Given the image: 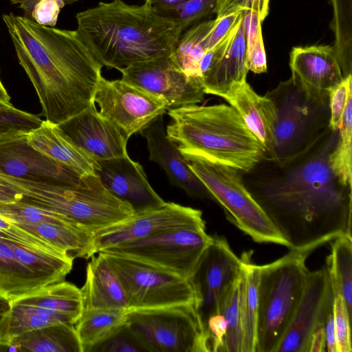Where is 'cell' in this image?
<instances>
[{
    "label": "cell",
    "instance_id": "1",
    "mask_svg": "<svg viewBox=\"0 0 352 352\" xmlns=\"http://www.w3.org/2000/svg\"><path fill=\"white\" fill-rule=\"evenodd\" d=\"M2 19L45 120L58 124L94 102L103 66L76 30L41 25L12 12Z\"/></svg>",
    "mask_w": 352,
    "mask_h": 352
},
{
    "label": "cell",
    "instance_id": "2",
    "mask_svg": "<svg viewBox=\"0 0 352 352\" xmlns=\"http://www.w3.org/2000/svg\"><path fill=\"white\" fill-rule=\"evenodd\" d=\"M76 32L96 60L119 71L169 56L182 35L175 22L144 3L99 2L78 12Z\"/></svg>",
    "mask_w": 352,
    "mask_h": 352
},
{
    "label": "cell",
    "instance_id": "3",
    "mask_svg": "<svg viewBox=\"0 0 352 352\" xmlns=\"http://www.w3.org/2000/svg\"><path fill=\"white\" fill-rule=\"evenodd\" d=\"M167 137L180 151L248 172L266 152L239 113L226 104L186 105L168 110Z\"/></svg>",
    "mask_w": 352,
    "mask_h": 352
},
{
    "label": "cell",
    "instance_id": "4",
    "mask_svg": "<svg viewBox=\"0 0 352 352\" xmlns=\"http://www.w3.org/2000/svg\"><path fill=\"white\" fill-rule=\"evenodd\" d=\"M307 257L290 250L272 263L259 265L255 352H276L305 287Z\"/></svg>",
    "mask_w": 352,
    "mask_h": 352
},
{
    "label": "cell",
    "instance_id": "5",
    "mask_svg": "<svg viewBox=\"0 0 352 352\" xmlns=\"http://www.w3.org/2000/svg\"><path fill=\"white\" fill-rule=\"evenodd\" d=\"M188 166L223 208L227 218L258 243L288 245L241 180L237 170L180 151Z\"/></svg>",
    "mask_w": 352,
    "mask_h": 352
},
{
    "label": "cell",
    "instance_id": "6",
    "mask_svg": "<svg viewBox=\"0 0 352 352\" xmlns=\"http://www.w3.org/2000/svg\"><path fill=\"white\" fill-rule=\"evenodd\" d=\"M126 324L150 352H208L196 303L129 310Z\"/></svg>",
    "mask_w": 352,
    "mask_h": 352
},
{
    "label": "cell",
    "instance_id": "7",
    "mask_svg": "<svg viewBox=\"0 0 352 352\" xmlns=\"http://www.w3.org/2000/svg\"><path fill=\"white\" fill-rule=\"evenodd\" d=\"M99 252L117 273L129 311L196 303L190 278L133 256L107 250Z\"/></svg>",
    "mask_w": 352,
    "mask_h": 352
},
{
    "label": "cell",
    "instance_id": "8",
    "mask_svg": "<svg viewBox=\"0 0 352 352\" xmlns=\"http://www.w3.org/2000/svg\"><path fill=\"white\" fill-rule=\"evenodd\" d=\"M212 241V236L207 234L203 223L168 230L103 250L133 256L190 278Z\"/></svg>",
    "mask_w": 352,
    "mask_h": 352
},
{
    "label": "cell",
    "instance_id": "9",
    "mask_svg": "<svg viewBox=\"0 0 352 352\" xmlns=\"http://www.w3.org/2000/svg\"><path fill=\"white\" fill-rule=\"evenodd\" d=\"M94 101L99 113L129 138L141 133L168 110L166 104L148 92L122 80H109L101 76Z\"/></svg>",
    "mask_w": 352,
    "mask_h": 352
},
{
    "label": "cell",
    "instance_id": "10",
    "mask_svg": "<svg viewBox=\"0 0 352 352\" xmlns=\"http://www.w3.org/2000/svg\"><path fill=\"white\" fill-rule=\"evenodd\" d=\"M120 72L121 80L161 99L168 110L196 104L204 99L201 80L185 74L173 54L133 64Z\"/></svg>",
    "mask_w": 352,
    "mask_h": 352
},
{
    "label": "cell",
    "instance_id": "11",
    "mask_svg": "<svg viewBox=\"0 0 352 352\" xmlns=\"http://www.w3.org/2000/svg\"><path fill=\"white\" fill-rule=\"evenodd\" d=\"M204 223L199 210L165 202L160 206L134 213L93 235L92 252L143 239L168 230Z\"/></svg>",
    "mask_w": 352,
    "mask_h": 352
},
{
    "label": "cell",
    "instance_id": "12",
    "mask_svg": "<svg viewBox=\"0 0 352 352\" xmlns=\"http://www.w3.org/2000/svg\"><path fill=\"white\" fill-rule=\"evenodd\" d=\"M241 258L226 239L212 236L190 279L196 293V304L204 327L217 311L218 302L228 287L240 276Z\"/></svg>",
    "mask_w": 352,
    "mask_h": 352
},
{
    "label": "cell",
    "instance_id": "13",
    "mask_svg": "<svg viewBox=\"0 0 352 352\" xmlns=\"http://www.w3.org/2000/svg\"><path fill=\"white\" fill-rule=\"evenodd\" d=\"M336 296L326 265L309 271L300 300L276 352H308L311 336Z\"/></svg>",
    "mask_w": 352,
    "mask_h": 352
},
{
    "label": "cell",
    "instance_id": "14",
    "mask_svg": "<svg viewBox=\"0 0 352 352\" xmlns=\"http://www.w3.org/2000/svg\"><path fill=\"white\" fill-rule=\"evenodd\" d=\"M28 135L0 142V173L58 186L78 184L82 176L32 146Z\"/></svg>",
    "mask_w": 352,
    "mask_h": 352
},
{
    "label": "cell",
    "instance_id": "15",
    "mask_svg": "<svg viewBox=\"0 0 352 352\" xmlns=\"http://www.w3.org/2000/svg\"><path fill=\"white\" fill-rule=\"evenodd\" d=\"M57 130L94 160L126 155L128 138L104 118L95 102L80 113L56 124Z\"/></svg>",
    "mask_w": 352,
    "mask_h": 352
},
{
    "label": "cell",
    "instance_id": "16",
    "mask_svg": "<svg viewBox=\"0 0 352 352\" xmlns=\"http://www.w3.org/2000/svg\"><path fill=\"white\" fill-rule=\"evenodd\" d=\"M291 80L309 100L322 102L344 79L333 46L294 47L290 53Z\"/></svg>",
    "mask_w": 352,
    "mask_h": 352
},
{
    "label": "cell",
    "instance_id": "17",
    "mask_svg": "<svg viewBox=\"0 0 352 352\" xmlns=\"http://www.w3.org/2000/svg\"><path fill=\"white\" fill-rule=\"evenodd\" d=\"M94 161V174L103 186L113 196L129 205L134 213L166 202L148 183L142 166L128 155Z\"/></svg>",
    "mask_w": 352,
    "mask_h": 352
},
{
    "label": "cell",
    "instance_id": "18",
    "mask_svg": "<svg viewBox=\"0 0 352 352\" xmlns=\"http://www.w3.org/2000/svg\"><path fill=\"white\" fill-rule=\"evenodd\" d=\"M245 51L241 18L224 40L204 54L208 69L201 81L205 94L223 98L234 84L246 80Z\"/></svg>",
    "mask_w": 352,
    "mask_h": 352
},
{
    "label": "cell",
    "instance_id": "19",
    "mask_svg": "<svg viewBox=\"0 0 352 352\" xmlns=\"http://www.w3.org/2000/svg\"><path fill=\"white\" fill-rule=\"evenodd\" d=\"M140 134L147 140L150 160L165 170L173 185L190 196L213 200L206 186L189 168L179 148L167 137L162 116Z\"/></svg>",
    "mask_w": 352,
    "mask_h": 352
},
{
    "label": "cell",
    "instance_id": "20",
    "mask_svg": "<svg viewBox=\"0 0 352 352\" xmlns=\"http://www.w3.org/2000/svg\"><path fill=\"white\" fill-rule=\"evenodd\" d=\"M223 98L239 113L266 153L274 157L278 115L272 98L257 94L246 80L234 84Z\"/></svg>",
    "mask_w": 352,
    "mask_h": 352
},
{
    "label": "cell",
    "instance_id": "21",
    "mask_svg": "<svg viewBox=\"0 0 352 352\" xmlns=\"http://www.w3.org/2000/svg\"><path fill=\"white\" fill-rule=\"evenodd\" d=\"M80 289L83 309L129 311L122 284L112 265L100 252L91 257L86 267L85 282Z\"/></svg>",
    "mask_w": 352,
    "mask_h": 352
},
{
    "label": "cell",
    "instance_id": "22",
    "mask_svg": "<svg viewBox=\"0 0 352 352\" xmlns=\"http://www.w3.org/2000/svg\"><path fill=\"white\" fill-rule=\"evenodd\" d=\"M29 144L81 175L94 174V160L65 138L54 124L43 120L27 135Z\"/></svg>",
    "mask_w": 352,
    "mask_h": 352
},
{
    "label": "cell",
    "instance_id": "23",
    "mask_svg": "<svg viewBox=\"0 0 352 352\" xmlns=\"http://www.w3.org/2000/svg\"><path fill=\"white\" fill-rule=\"evenodd\" d=\"M78 318L14 302L0 310V346H8L15 338L28 331L60 322L76 324Z\"/></svg>",
    "mask_w": 352,
    "mask_h": 352
},
{
    "label": "cell",
    "instance_id": "24",
    "mask_svg": "<svg viewBox=\"0 0 352 352\" xmlns=\"http://www.w3.org/2000/svg\"><path fill=\"white\" fill-rule=\"evenodd\" d=\"M252 253L248 252L240 258L242 352H255L256 345L259 265L252 262Z\"/></svg>",
    "mask_w": 352,
    "mask_h": 352
},
{
    "label": "cell",
    "instance_id": "25",
    "mask_svg": "<svg viewBox=\"0 0 352 352\" xmlns=\"http://www.w3.org/2000/svg\"><path fill=\"white\" fill-rule=\"evenodd\" d=\"M8 346L21 352H82L74 324L66 322L28 331L14 338Z\"/></svg>",
    "mask_w": 352,
    "mask_h": 352
},
{
    "label": "cell",
    "instance_id": "26",
    "mask_svg": "<svg viewBox=\"0 0 352 352\" xmlns=\"http://www.w3.org/2000/svg\"><path fill=\"white\" fill-rule=\"evenodd\" d=\"M14 223L45 240L74 260L76 258H89L94 256L92 252L94 234L76 225Z\"/></svg>",
    "mask_w": 352,
    "mask_h": 352
},
{
    "label": "cell",
    "instance_id": "27",
    "mask_svg": "<svg viewBox=\"0 0 352 352\" xmlns=\"http://www.w3.org/2000/svg\"><path fill=\"white\" fill-rule=\"evenodd\" d=\"M47 285L21 264L11 248L0 238V302L9 303Z\"/></svg>",
    "mask_w": 352,
    "mask_h": 352
},
{
    "label": "cell",
    "instance_id": "28",
    "mask_svg": "<svg viewBox=\"0 0 352 352\" xmlns=\"http://www.w3.org/2000/svg\"><path fill=\"white\" fill-rule=\"evenodd\" d=\"M0 238L11 248L21 264L49 285L63 281L72 269L74 259L69 256L24 245L1 234Z\"/></svg>",
    "mask_w": 352,
    "mask_h": 352
},
{
    "label": "cell",
    "instance_id": "29",
    "mask_svg": "<svg viewBox=\"0 0 352 352\" xmlns=\"http://www.w3.org/2000/svg\"><path fill=\"white\" fill-rule=\"evenodd\" d=\"M128 311L107 309H83L75 329L82 352L91 349L126 324Z\"/></svg>",
    "mask_w": 352,
    "mask_h": 352
},
{
    "label": "cell",
    "instance_id": "30",
    "mask_svg": "<svg viewBox=\"0 0 352 352\" xmlns=\"http://www.w3.org/2000/svg\"><path fill=\"white\" fill-rule=\"evenodd\" d=\"M10 302L34 306L52 312L73 316L78 319L83 310L80 289L75 285L64 280L44 287Z\"/></svg>",
    "mask_w": 352,
    "mask_h": 352
},
{
    "label": "cell",
    "instance_id": "31",
    "mask_svg": "<svg viewBox=\"0 0 352 352\" xmlns=\"http://www.w3.org/2000/svg\"><path fill=\"white\" fill-rule=\"evenodd\" d=\"M332 241L326 267L336 295L342 298L351 316L352 237L341 236Z\"/></svg>",
    "mask_w": 352,
    "mask_h": 352
},
{
    "label": "cell",
    "instance_id": "32",
    "mask_svg": "<svg viewBox=\"0 0 352 352\" xmlns=\"http://www.w3.org/2000/svg\"><path fill=\"white\" fill-rule=\"evenodd\" d=\"M214 19L201 21L185 30L173 53L179 68L187 75L201 80L200 60L206 52L203 40L210 30Z\"/></svg>",
    "mask_w": 352,
    "mask_h": 352
},
{
    "label": "cell",
    "instance_id": "33",
    "mask_svg": "<svg viewBox=\"0 0 352 352\" xmlns=\"http://www.w3.org/2000/svg\"><path fill=\"white\" fill-rule=\"evenodd\" d=\"M241 284L240 274L224 292L217 304L215 313L217 312L221 316L226 325L223 352H242Z\"/></svg>",
    "mask_w": 352,
    "mask_h": 352
},
{
    "label": "cell",
    "instance_id": "34",
    "mask_svg": "<svg viewBox=\"0 0 352 352\" xmlns=\"http://www.w3.org/2000/svg\"><path fill=\"white\" fill-rule=\"evenodd\" d=\"M333 19L331 29L335 36L333 48L344 77L351 74L352 0H331Z\"/></svg>",
    "mask_w": 352,
    "mask_h": 352
},
{
    "label": "cell",
    "instance_id": "35",
    "mask_svg": "<svg viewBox=\"0 0 352 352\" xmlns=\"http://www.w3.org/2000/svg\"><path fill=\"white\" fill-rule=\"evenodd\" d=\"M338 130V141L335 149L329 154L328 162L338 183L351 190L352 96L348 100Z\"/></svg>",
    "mask_w": 352,
    "mask_h": 352
},
{
    "label": "cell",
    "instance_id": "36",
    "mask_svg": "<svg viewBox=\"0 0 352 352\" xmlns=\"http://www.w3.org/2000/svg\"><path fill=\"white\" fill-rule=\"evenodd\" d=\"M281 107L276 106L278 118L275 128L274 157L278 149L285 148L297 140L302 132L309 113L307 107L299 104L292 103L289 107L283 104Z\"/></svg>",
    "mask_w": 352,
    "mask_h": 352
},
{
    "label": "cell",
    "instance_id": "37",
    "mask_svg": "<svg viewBox=\"0 0 352 352\" xmlns=\"http://www.w3.org/2000/svg\"><path fill=\"white\" fill-rule=\"evenodd\" d=\"M0 216L19 224L70 223L76 225L63 214L19 201L0 204Z\"/></svg>",
    "mask_w": 352,
    "mask_h": 352
},
{
    "label": "cell",
    "instance_id": "38",
    "mask_svg": "<svg viewBox=\"0 0 352 352\" xmlns=\"http://www.w3.org/2000/svg\"><path fill=\"white\" fill-rule=\"evenodd\" d=\"M42 121L38 116L18 109L12 104L0 103V142L28 135Z\"/></svg>",
    "mask_w": 352,
    "mask_h": 352
},
{
    "label": "cell",
    "instance_id": "39",
    "mask_svg": "<svg viewBox=\"0 0 352 352\" xmlns=\"http://www.w3.org/2000/svg\"><path fill=\"white\" fill-rule=\"evenodd\" d=\"M218 0H188L167 15L182 33L193 25L216 13Z\"/></svg>",
    "mask_w": 352,
    "mask_h": 352
},
{
    "label": "cell",
    "instance_id": "40",
    "mask_svg": "<svg viewBox=\"0 0 352 352\" xmlns=\"http://www.w3.org/2000/svg\"><path fill=\"white\" fill-rule=\"evenodd\" d=\"M0 234L34 249L55 254L67 256L36 234L30 232L1 216H0Z\"/></svg>",
    "mask_w": 352,
    "mask_h": 352
},
{
    "label": "cell",
    "instance_id": "41",
    "mask_svg": "<svg viewBox=\"0 0 352 352\" xmlns=\"http://www.w3.org/2000/svg\"><path fill=\"white\" fill-rule=\"evenodd\" d=\"M330 119L329 128L337 131L341 126L343 114L349 98L352 96L351 74L344 77L342 81L329 92Z\"/></svg>",
    "mask_w": 352,
    "mask_h": 352
},
{
    "label": "cell",
    "instance_id": "42",
    "mask_svg": "<svg viewBox=\"0 0 352 352\" xmlns=\"http://www.w3.org/2000/svg\"><path fill=\"white\" fill-rule=\"evenodd\" d=\"M333 318L336 352H351L352 351L351 316L349 315L343 300L338 295L335 296L333 302Z\"/></svg>",
    "mask_w": 352,
    "mask_h": 352
},
{
    "label": "cell",
    "instance_id": "43",
    "mask_svg": "<svg viewBox=\"0 0 352 352\" xmlns=\"http://www.w3.org/2000/svg\"><path fill=\"white\" fill-rule=\"evenodd\" d=\"M146 351L129 331L126 324L94 346L91 352H140Z\"/></svg>",
    "mask_w": 352,
    "mask_h": 352
},
{
    "label": "cell",
    "instance_id": "44",
    "mask_svg": "<svg viewBox=\"0 0 352 352\" xmlns=\"http://www.w3.org/2000/svg\"><path fill=\"white\" fill-rule=\"evenodd\" d=\"M242 16V12L230 13L214 19V23L203 40L207 51L224 40L236 25Z\"/></svg>",
    "mask_w": 352,
    "mask_h": 352
},
{
    "label": "cell",
    "instance_id": "45",
    "mask_svg": "<svg viewBox=\"0 0 352 352\" xmlns=\"http://www.w3.org/2000/svg\"><path fill=\"white\" fill-rule=\"evenodd\" d=\"M65 3L58 0H41L34 6L31 20L39 25L54 28Z\"/></svg>",
    "mask_w": 352,
    "mask_h": 352
},
{
    "label": "cell",
    "instance_id": "46",
    "mask_svg": "<svg viewBox=\"0 0 352 352\" xmlns=\"http://www.w3.org/2000/svg\"><path fill=\"white\" fill-rule=\"evenodd\" d=\"M245 63L248 71L255 74L267 72L266 53L261 30L256 34L254 43L246 47Z\"/></svg>",
    "mask_w": 352,
    "mask_h": 352
},
{
    "label": "cell",
    "instance_id": "47",
    "mask_svg": "<svg viewBox=\"0 0 352 352\" xmlns=\"http://www.w3.org/2000/svg\"><path fill=\"white\" fill-rule=\"evenodd\" d=\"M270 0H233L223 16L243 11H250L258 14L263 22L268 14Z\"/></svg>",
    "mask_w": 352,
    "mask_h": 352
},
{
    "label": "cell",
    "instance_id": "48",
    "mask_svg": "<svg viewBox=\"0 0 352 352\" xmlns=\"http://www.w3.org/2000/svg\"><path fill=\"white\" fill-rule=\"evenodd\" d=\"M325 338L326 351L336 352V341L334 330L333 304L327 311L322 320Z\"/></svg>",
    "mask_w": 352,
    "mask_h": 352
},
{
    "label": "cell",
    "instance_id": "49",
    "mask_svg": "<svg viewBox=\"0 0 352 352\" xmlns=\"http://www.w3.org/2000/svg\"><path fill=\"white\" fill-rule=\"evenodd\" d=\"M188 0H145L144 3L158 14L166 16Z\"/></svg>",
    "mask_w": 352,
    "mask_h": 352
},
{
    "label": "cell",
    "instance_id": "50",
    "mask_svg": "<svg viewBox=\"0 0 352 352\" xmlns=\"http://www.w3.org/2000/svg\"><path fill=\"white\" fill-rule=\"evenodd\" d=\"M41 0H10L12 5H17L24 12V16L31 19V14L36 4ZM62 1L65 5L72 4L78 0H58Z\"/></svg>",
    "mask_w": 352,
    "mask_h": 352
},
{
    "label": "cell",
    "instance_id": "51",
    "mask_svg": "<svg viewBox=\"0 0 352 352\" xmlns=\"http://www.w3.org/2000/svg\"><path fill=\"white\" fill-rule=\"evenodd\" d=\"M18 201L16 193L12 188L0 182V204Z\"/></svg>",
    "mask_w": 352,
    "mask_h": 352
},
{
    "label": "cell",
    "instance_id": "52",
    "mask_svg": "<svg viewBox=\"0 0 352 352\" xmlns=\"http://www.w3.org/2000/svg\"><path fill=\"white\" fill-rule=\"evenodd\" d=\"M233 0H218L217 8V17L222 16Z\"/></svg>",
    "mask_w": 352,
    "mask_h": 352
},
{
    "label": "cell",
    "instance_id": "53",
    "mask_svg": "<svg viewBox=\"0 0 352 352\" xmlns=\"http://www.w3.org/2000/svg\"><path fill=\"white\" fill-rule=\"evenodd\" d=\"M10 96H9L8 93L7 92V90L4 85H3L1 78H0V103L5 104H11L10 102Z\"/></svg>",
    "mask_w": 352,
    "mask_h": 352
}]
</instances>
